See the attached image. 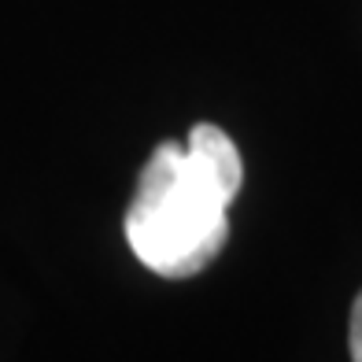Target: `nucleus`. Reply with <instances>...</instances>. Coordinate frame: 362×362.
<instances>
[{"label": "nucleus", "mask_w": 362, "mask_h": 362, "mask_svg": "<svg viewBox=\"0 0 362 362\" xmlns=\"http://www.w3.org/2000/svg\"><path fill=\"white\" fill-rule=\"evenodd\" d=\"M348 344H351V362H362V292L355 296V307H351V333H348Z\"/></svg>", "instance_id": "f03ea898"}, {"label": "nucleus", "mask_w": 362, "mask_h": 362, "mask_svg": "<svg viewBox=\"0 0 362 362\" xmlns=\"http://www.w3.org/2000/svg\"><path fill=\"white\" fill-rule=\"evenodd\" d=\"M240 181L237 144L211 122L192 126L189 144H156L126 207L134 255L159 277H192L211 267L226 248V207L240 192Z\"/></svg>", "instance_id": "f257e3e1"}]
</instances>
